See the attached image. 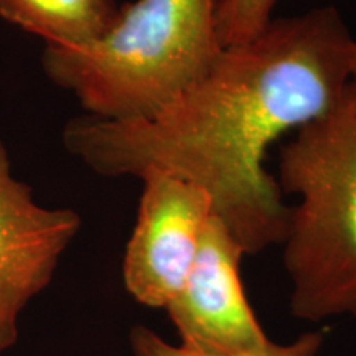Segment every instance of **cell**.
<instances>
[{
	"label": "cell",
	"instance_id": "cell-1",
	"mask_svg": "<svg viewBox=\"0 0 356 356\" xmlns=\"http://www.w3.org/2000/svg\"><path fill=\"white\" fill-rule=\"evenodd\" d=\"M356 38L337 7L275 19L252 42L225 48L175 101L140 121L83 115L66 150L102 177L167 170L210 195L246 254L284 243L291 208L266 157L289 132L322 118L350 88Z\"/></svg>",
	"mask_w": 356,
	"mask_h": 356
},
{
	"label": "cell",
	"instance_id": "cell-2",
	"mask_svg": "<svg viewBox=\"0 0 356 356\" xmlns=\"http://www.w3.org/2000/svg\"><path fill=\"white\" fill-rule=\"evenodd\" d=\"M216 0H136L102 37L79 48L44 47L42 68L104 121L152 118L210 71L225 48Z\"/></svg>",
	"mask_w": 356,
	"mask_h": 356
},
{
	"label": "cell",
	"instance_id": "cell-3",
	"mask_svg": "<svg viewBox=\"0 0 356 356\" xmlns=\"http://www.w3.org/2000/svg\"><path fill=\"white\" fill-rule=\"evenodd\" d=\"M282 193H296L284 239L291 277V310L320 322L356 317V104L343 99L282 147L277 162Z\"/></svg>",
	"mask_w": 356,
	"mask_h": 356
},
{
	"label": "cell",
	"instance_id": "cell-4",
	"mask_svg": "<svg viewBox=\"0 0 356 356\" xmlns=\"http://www.w3.org/2000/svg\"><path fill=\"white\" fill-rule=\"evenodd\" d=\"M136 226L124 254L122 277L139 304L165 309L188 277L213 213L210 195L177 173L150 168Z\"/></svg>",
	"mask_w": 356,
	"mask_h": 356
},
{
	"label": "cell",
	"instance_id": "cell-5",
	"mask_svg": "<svg viewBox=\"0 0 356 356\" xmlns=\"http://www.w3.org/2000/svg\"><path fill=\"white\" fill-rule=\"evenodd\" d=\"M244 254L220 218L211 215L188 277L165 307L184 348L239 356L261 353L274 343L249 307L241 280Z\"/></svg>",
	"mask_w": 356,
	"mask_h": 356
},
{
	"label": "cell",
	"instance_id": "cell-6",
	"mask_svg": "<svg viewBox=\"0 0 356 356\" xmlns=\"http://www.w3.org/2000/svg\"><path fill=\"white\" fill-rule=\"evenodd\" d=\"M79 228L74 210L35 202L0 139V355L17 343L22 310L51 282Z\"/></svg>",
	"mask_w": 356,
	"mask_h": 356
},
{
	"label": "cell",
	"instance_id": "cell-7",
	"mask_svg": "<svg viewBox=\"0 0 356 356\" xmlns=\"http://www.w3.org/2000/svg\"><path fill=\"white\" fill-rule=\"evenodd\" d=\"M114 0H0V17L44 40V47L79 48L114 24Z\"/></svg>",
	"mask_w": 356,
	"mask_h": 356
},
{
	"label": "cell",
	"instance_id": "cell-8",
	"mask_svg": "<svg viewBox=\"0 0 356 356\" xmlns=\"http://www.w3.org/2000/svg\"><path fill=\"white\" fill-rule=\"evenodd\" d=\"M277 0H216V33L222 48L256 40L273 22Z\"/></svg>",
	"mask_w": 356,
	"mask_h": 356
},
{
	"label": "cell",
	"instance_id": "cell-9",
	"mask_svg": "<svg viewBox=\"0 0 356 356\" xmlns=\"http://www.w3.org/2000/svg\"><path fill=\"white\" fill-rule=\"evenodd\" d=\"M323 335L322 333H304L296 341L287 345L273 343L269 348L261 353L239 355V356H317L322 348ZM131 348L134 356H208L197 353V351L186 350L184 346L170 345L168 341L160 338L150 328L137 325L131 330Z\"/></svg>",
	"mask_w": 356,
	"mask_h": 356
},
{
	"label": "cell",
	"instance_id": "cell-10",
	"mask_svg": "<svg viewBox=\"0 0 356 356\" xmlns=\"http://www.w3.org/2000/svg\"><path fill=\"white\" fill-rule=\"evenodd\" d=\"M350 92L356 104V51H355V61H353V70H351V79H350Z\"/></svg>",
	"mask_w": 356,
	"mask_h": 356
}]
</instances>
